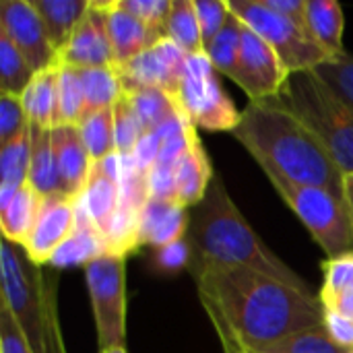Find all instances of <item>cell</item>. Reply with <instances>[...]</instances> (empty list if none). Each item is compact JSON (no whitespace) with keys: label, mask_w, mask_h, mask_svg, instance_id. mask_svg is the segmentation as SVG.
<instances>
[{"label":"cell","mask_w":353,"mask_h":353,"mask_svg":"<svg viewBox=\"0 0 353 353\" xmlns=\"http://www.w3.org/2000/svg\"><path fill=\"white\" fill-rule=\"evenodd\" d=\"M190 271L217 335L248 352L325 325V306L314 294L240 267H190Z\"/></svg>","instance_id":"cell-1"},{"label":"cell","mask_w":353,"mask_h":353,"mask_svg":"<svg viewBox=\"0 0 353 353\" xmlns=\"http://www.w3.org/2000/svg\"><path fill=\"white\" fill-rule=\"evenodd\" d=\"M256 159L288 180L331 192L345 203V176L325 145L290 112L273 103H248L232 132Z\"/></svg>","instance_id":"cell-2"},{"label":"cell","mask_w":353,"mask_h":353,"mask_svg":"<svg viewBox=\"0 0 353 353\" xmlns=\"http://www.w3.org/2000/svg\"><path fill=\"white\" fill-rule=\"evenodd\" d=\"M192 246L190 267H240L273 277L304 294L308 283L290 269L248 225L215 174L205 199L194 207L186 234Z\"/></svg>","instance_id":"cell-3"},{"label":"cell","mask_w":353,"mask_h":353,"mask_svg":"<svg viewBox=\"0 0 353 353\" xmlns=\"http://www.w3.org/2000/svg\"><path fill=\"white\" fill-rule=\"evenodd\" d=\"M273 103L296 116L331 153L343 176L353 174V110L312 70L292 72Z\"/></svg>","instance_id":"cell-4"},{"label":"cell","mask_w":353,"mask_h":353,"mask_svg":"<svg viewBox=\"0 0 353 353\" xmlns=\"http://www.w3.org/2000/svg\"><path fill=\"white\" fill-rule=\"evenodd\" d=\"M279 196L292 207L312 238L325 250L329 261L353 252V219L337 196L323 188L304 186L288 180L267 163H259Z\"/></svg>","instance_id":"cell-5"},{"label":"cell","mask_w":353,"mask_h":353,"mask_svg":"<svg viewBox=\"0 0 353 353\" xmlns=\"http://www.w3.org/2000/svg\"><path fill=\"white\" fill-rule=\"evenodd\" d=\"M2 304L14 316L33 353H46V314L41 281L43 273L33 265L21 246L2 238L0 248Z\"/></svg>","instance_id":"cell-6"},{"label":"cell","mask_w":353,"mask_h":353,"mask_svg":"<svg viewBox=\"0 0 353 353\" xmlns=\"http://www.w3.org/2000/svg\"><path fill=\"white\" fill-rule=\"evenodd\" d=\"M228 6L248 29L275 50L290 74L314 70L329 60L306 27L271 10L265 0H228Z\"/></svg>","instance_id":"cell-7"},{"label":"cell","mask_w":353,"mask_h":353,"mask_svg":"<svg viewBox=\"0 0 353 353\" xmlns=\"http://www.w3.org/2000/svg\"><path fill=\"white\" fill-rule=\"evenodd\" d=\"M178 103L196 128L213 132H234L242 118V112L236 110L223 91L217 70L205 52L188 56Z\"/></svg>","instance_id":"cell-8"},{"label":"cell","mask_w":353,"mask_h":353,"mask_svg":"<svg viewBox=\"0 0 353 353\" xmlns=\"http://www.w3.org/2000/svg\"><path fill=\"white\" fill-rule=\"evenodd\" d=\"M126 256L103 254L85 267L87 288L97 329V343L103 350L124 347L126 341Z\"/></svg>","instance_id":"cell-9"},{"label":"cell","mask_w":353,"mask_h":353,"mask_svg":"<svg viewBox=\"0 0 353 353\" xmlns=\"http://www.w3.org/2000/svg\"><path fill=\"white\" fill-rule=\"evenodd\" d=\"M188 56L172 41L161 39L130 62L116 68L124 95L139 89H161L178 99L180 83L186 70Z\"/></svg>","instance_id":"cell-10"},{"label":"cell","mask_w":353,"mask_h":353,"mask_svg":"<svg viewBox=\"0 0 353 353\" xmlns=\"http://www.w3.org/2000/svg\"><path fill=\"white\" fill-rule=\"evenodd\" d=\"M288 77L290 72L275 50L244 25L240 60L232 81L248 95L252 103H263L281 93Z\"/></svg>","instance_id":"cell-11"},{"label":"cell","mask_w":353,"mask_h":353,"mask_svg":"<svg viewBox=\"0 0 353 353\" xmlns=\"http://www.w3.org/2000/svg\"><path fill=\"white\" fill-rule=\"evenodd\" d=\"M0 33L14 43L35 74L58 66V52L50 43L43 23L31 0H2Z\"/></svg>","instance_id":"cell-12"},{"label":"cell","mask_w":353,"mask_h":353,"mask_svg":"<svg viewBox=\"0 0 353 353\" xmlns=\"http://www.w3.org/2000/svg\"><path fill=\"white\" fill-rule=\"evenodd\" d=\"M58 64L79 70L114 66V54L108 35L105 2L91 0L87 14L74 29L66 48L58 54Z\"/></svg>","instance_id":"cell-13"},{"label":"cell","mask_w":353,"mask_h":353,"mask_svg":"<svg viewBox=\"0 0 353 353\" xmlns=\"http://www.w3.org/2000/svg\"><path fill=\"white\" fill-rule=\"evenodd\" d=\"M77 225L74 199L68 196H50L41 201V209L31 228L23 250L33 265L50 263L56 248L72 234Z\"/></svg>","instance_id":"cell-14"},{"label":"cell","mask_w":353,"mask_h":353,"mask_svg":"<svg viewBox=\"0 0 353 353\" xmlns=\"http://www.w3.org/2000/svg\"><path fill=\"white\" fill-rule=\"evenodd\" d=\"M52 145L60 170L62 192L68 199H77L93 170V159L81 139L79 126L74 124H60L52 128Z\"/></svg>","instance_id":"cell-15"},{"label":"cell","mask_w":353,"mask_h":353,"mask_svg":"<svg viewBox=\"0 0 353 353\" xmlns=\"http://www.w3.org/2000/svg\"><path fill=\"white\" fill-rule=\"evenodd\" d=\"M190 225V215L178 201H157L149 199L141 209L139 221V244L151 246L155 250L186 238Z\"/></svg>","instance_id":"cell-16"},{"label":"cell","mask_w":353,"mask_h":353,"mask_svg":"<svg viewBox=\"0 0 353 353\" xmlns=\"http://www.w3.org/2000/svg\"><path fill=\"white\" fill-rule=\"evenodd\" d=\"M108 10V35L112 43L114 54V68L130 62L151 46H155L159 39L130 12L122 10L116 0L105 2Z\"/></svg>","instance_id":"cell-17"},{"label":"cell","mask_w":353,"mask_h":353,"mask_svg":"<svg viewBox=\"0 0 353 353\" xmlns=\"http://www.w3.org/2000/svg\"><path fill=\"white\" fill-rule=\"evenodd\" d=\"M77 211V207H74ZM108 254V242L101 230H97L81 211H77V225L72 234L56 248L50 259V267L68 269V267H89L99 256Z\"/></svg>","instance_id":"cell-18"},{"label":"cell","mask_w":353,"mask_h":353,"mask_svg":"<svg viewBox=\"0 0 353 353\" xmlns=\"http://www.w3.org/2000/svg\"><path fill=\"white\" fill-rule=\"evenodd\" d=\"M74 207L103 234L120 207V186L95 163L83 192L74 199Z\"/></svg>","instance_id":"cell-19"},{"label":"cell","mask_w":353,"mask_h":353,"mask_svg":"<svg viewBox=\"0 0 353 353\" xmlns=\"http://www.w3.org/2000/svg\"><path fill=\"white\" fill-rule=\"evenodd\" d=\"M213 170L209 163V157L203 149L201 139L196 137L190 145V149L184 153V157L174 165V178H176V190H178V203L188 207H196L213 180Z\"/></svg>","instance_id":"cell-20"},{"label":"cell","mask_w":353,"mask_h":353,"mask_svg":"<svg viewBox=\"0 0 353 353\" xmlns=\"http://www.w3.org/2000/svg\"><path fill=\"white\" fill-rule=\"evenodd\" d=\"M27 184L41 196H64L60 170L52 145V130H43L31 124V165Z\"/></svg>","instance_id":"cell-21"},{"label":"cell","mask_w":353,"mask_h":353,"mask_svg":"<svg viewBox=\"0 0 353 353\" xmlns=\"http://www.w3.org/2000/svg\"><path fill=\"white\" fill-rule=\"evenodd\" d=\"M31 4L43 23L50 43L60 54L87 14L91 0H31Z\"/></svg>","instance_id":"cell-22"},{"label":"cell","mask_w":353,"mask_h":353,"mask_svg":"<svg viewBox=\"0 0 353 353\" xmlns=\"http://www.w3.org/2000/svg\"><path fill=\"white\" fill-rule=\"evenodd\" d=\"M306 29L329 58L347 54L343 50V10L335 0H308Z\"/></svg>","instance_id":"cell-23"},{"label":"cell","mask_w":353,"mask_h":353,"mask_svg":"<svg viewBox=\"0 0 353 353\" xmlns=\"http://www.w3.org/2000/svg\"><path fill=\"white\" fill-rule=\"evenodd\" d=\"M58 70L60 64L37 72L21 95V103L29 122L43 130L58 126Z\"/></svg>","instance_id":"cell-24"},{"label":"cell","mask_w":353,"mask_h":353,"mask_svg":"<svg viewBox=\"0 0 353 353\" xmlns=\"http://www.w3.org/2000/svg\"><path fill=\"white\" fill-rule=\"evenodd\" d=\"M41 201L43 199L29 184L21 186L14 192V196L4 207H0L2 238L23 248L37 219V213L41 209Z\"/></svg>","instance_id":"cell-25"},{"label":"cell","mask_w":353,"mask_h":353,"mask_svg":"<svg viewBox=\"0 0 353 353\" xmlns=\"http://www.w3.org/2000/svg\"><path fill=\"white\" fill-rule=\"evenodd\" d=\"M31 165V126L27 132L0 147V207H4L14 192L27 184Z\"/></svg>","instance_id":"cell-26"},{"label":"cell","mask_w":353,"mask_h":353,"mask_svg":"<svg viewBox=\"0 0 353 353\" xmlns=\"http://www.w3.org/2000/svg\"><path fill=\"white\" fill-rule=\"evenodd\" d=\"M79 79H81L83 95H85V116L93 112H101V110H112L124 97L122 83L114 66L83 68L79 70Z\"/></svg>","instance_id":"cell-27"},{"label":"cell","mask_w":353,"mask_h":353,"mask_svg":"<svg viewBox=\"0 0 353 353\" xmlns=\"http://www.w3.org/2000/svg\"><path fill=\"white\" fill-rule=\"evenodd\" d=\"M124 97L130 101L145 132H155L161 124H165L168 120L182 112L178 99L161 89H139L126 93Z\"/></svg>","instance_id":"cell-28"},{"label":"cell","mask_w":353,"mask_h":353,"mask_svg":"<svg viewBox=\"0 0 353 353\" xmlns=\"http://www.w3.org/2000/svg\"><path fill=\"white\" fill-rule=\"evenodd\" d=\"M165 37L172 39L186 56H196L205 52L194 0H172Z\"/></svg>","instance_id":"cell-29"},{"label":"cell","mask_w":353,"mask_h":353,"mask_svg":"<svg viewBox=\"0 0 353 353\" xmlns=\"http://www.w3.org/2000/svg\"><path fill=\"white\" fill-rule=\"evenodd\" d=\"M81 139L93 159V163L103 161L105 157L116 153V139H114V108L87 114L79 124Z\"/></svg>","instance_id":"cell-30"},{"label":"cell","mask_w":353,"mask_h":353,"mask_svg":"<svg viewBox=\"0 0 353 353\" xmlns=\"http://www.w3.org/2000/svg\"><path fill=\"white\" fill-rule=\"evenodd\" d=\"M242 33H244V23L238 19V14H234L230 10L225 25L221 27V31L215 37V41L211 43V48L205 52L209 56L211 64L215 66V70L228 74L230 79L234 77V72L238 68L240 50H242Z\"/></svg>","instance_id":"cell-31"},{"label":"cell","mask_w":353,"mask_h":353,"mask_svg":"<svg viewBox=\"0 0 353 353\" xmlns=\"http://www.w3.org/2000/svg\"><path fill=\"white\" fill-rule=\"evenodd\" d=\"M35 79L33 68L14 48V43L0 33V93L21 97Z\"/></svg>","instance_id":"cell-32"},{"label":"cell","mask_w":353,"mask_h":353,"mask_svg":"<svg viewBox=\"0 0 353 353\" xmlns=\"http://www.w3.org/2000/svg\"><path fill=\"white\" fill-rule=\"evenodd\" d=\"M139 221H141V209L120 205L112 221L108 223L103 236L108 242V254H120L126 256L128 252L137 250L139 244Z\"/></svg>","instance_id":"cell-33"},{"label":"cell","mask_w":353,"mask_h":353,"mask_svg":"<svg viewBox=\"0 0 353 353\" xmlns=\"http://www.w3.org/2000/svg\"><path fill=\"white\" fill-rule=\"evenodd\" d=\"M256 353H352V350L337 345L323 325L300 333H292Z\"/></svg>","instance_id":"cell-34"},{"label":"cell","mask_w":353,"mask_h":353,"mask_svg":"<svg viewBox=\"0 0 353 353\" xmlns=\"http://www.w3.org/2000/svg\"><path fill=\"white\" fill-rule=\"evenodd\" d=\"M85 116V95L79 79V70L62 66L58 70V126L79 124Z\"/></svg>","instance_id":"cell-35"},{"label":"cell","mask_w":353,"mask_h":353,"mask_svg":"<svg viewBox=\"0 0 353 353\" xmlns=\"http://www.w3.org/2000/svg\"><path fill=\"white\" fill-rule=\"evenodd\" d=\"M345 105L353 110V56L329 58L312 70Z\"/></svg>","instance_id":"cell-36"},{"label":"cell","mask_w":353,"mask_h":353,"mask_svg":"<svg viewBox=\"0 0 353 353\" xmlns=\"http://www.w3.org/2000/svg\"><path fill=\"white\" fill-rule=\"evenodd\" d=\"M145 130L134 114L130 101L122 97L114 105V139H116V153L118 155H132L139 141L143 139Z\"/></svg>","instance_id":"cell-37"},{"label":"cell","mask_w":353,"mask_h":353,"mask_svg":"<svg viewBox=\"0 0 353 353\" xmlns=\"http://www.w3.org/2000/svg\"><path fill=\"white\" fill-rule=\"evenodd\" d=\"M118 6L137 17L155 39H165V27L172 12V0H116Z\"/></svg>","instance_id":"cell-38"},{"label":"cell","mask_w":353,"mask_h":353,"mask_svg":"<svg viewBox=\"0 0 353 353\" xmlns=\"http://www.w3.org/2000/svg\"><path fill=\"white\" fill-rule=\"evenodd\" d=\"M323 290H321V302L323 306H329L335 298H339L343 292L353 288V252L327 261L323 267Z\"/></svg>","instance_id":"cell-39"},{"label":"cell","mask_w":353,"mask_h":353,"mask_svg":"<svg viewBox=\"0 0 353 353\" xmlns=\"http://www.w3.org/2000/svg\"><path fill=\"white\" fill-rule=\"evenodd\" d=\"M31 126L21 97L0 93V147L8 145Z\"/></svg>","instance_id":"cell-40"},{"label":"cell","mask_w":353,"mask_h":353,"mask_svg":"<svg viewBox=\"0 0 353 353\" xmlns=\"http://www.w3.org/2000/svg\"><path fill=\"white\" fill-rule=\"evenodd\" d=\"M199 25H201V35H203V48L205 52L211 48L215 37L219 35L221 27L225 25L230 17V6L228 0H194Z\"/></svg>","instance_id":"cell-41"},{"label":"cell","mask_w":353,"mask_h":353,"mask_svg":"<svg viewBox=\"0 0 353 353\" xmlns=\"http://www.w3.org/2000/svg\"><path fill=\"white\" fill-rule=\"evenodd\" d=\"M43 296V314H46V353H66L64 339L58 323V306H56V279L43 275L41 281Z\"/></svg>","instance_id":"cell-42"},{"label":"cell","mask_w":353,"mask_h":353,"mask_svg":"<svg viewBox=\"0 0 353 353\" xmlns=\"http://www.w3.org/2000/svg\"><path fill=\"white\" fill-rule=\"evenodd\" d=\"M0 353H33L10 310L0 304Z\"/></svg>","instance_id":"cell-43"},{"label":"cell","mask_w":353,"mask_h":353,"mask_svg":"<svg viewBox=\"0 0 353 353\" xmlns=\"http://www.w3.org/2000/svg\"><path fill=\"white\" fill-rule=\"evenodd\" d=\"M192 263V246L188 238H182L174 244H168L159 250H155V265L161 271H180L184 267H190Z\"/></svg>","instance_id":"cell-44"},{"label":"cell","mask_w":353,"mask_h":353,"mask_svg":"<svg viewBox=\"0 0 353 353\" xmlns=\"http://www.w3.org/2000/svg\"><path fill=\"white\" fill-rule=\"evenodd\" d=\"M147 192H149V199H157V201H178L174 168L155 165L147 174Z\"/></svg>","instance_id":"cell-45"},{"label":"cell","mask_w":353,"mask_h":353,"mask_svg":"<svg viewBox=\"0 0 353 353\" xmlns=\"http://www.w3.org/2000/svg\"><path fill=\"white\" fill-rule=\"evenodd\" d=\"M161 145H163V139L159 132H145L143 134V139L139 141V145L132 153V159H134V165L139 168V172L149 174L155 168V163L159 159Z\"/></svg>","instance_id":"cell-46"},{"label":"cell","mask_w":353,"mask_h":353,"mask_svg":"<svg viewBox=\"0 0 353 353\" xmlns=\"http://www.w3.org/2000/svg\"><path fill=\"white\" fill-rule=\"evenodd\" d=\"M325 329L329 333V337L345 347V350H353V321L343 316V314H337L333 310H325Z\"/></svg>","instance_id":"cell-47"},{"label":"cell","mask_w":353,"mask_h":353,"mask_svg":"<svg viewBox=\"0 0 353 353\" xmlns=\"http://www.w3.org/2000/svg\"><path fill=\"white\" fill-rule=\"evenodd\" d=\"M265 4L271 10L292 19L294 23H298L302 27H306V4H308V0H265Z\"/></svg>","instance_id":"cell-48"},{"label":"cell","mask_w":353,"mask_h":353,"mask_svg":"<svg viewBox=\"0 0 353 353\" xmlns=\"http://www.w3.org/2000/svg\"><path fill=\"white\" fill-rule=\"evenodd\" d=\"M325 310H333L337 314H343L347 319L353 321V288H350L347 292H343L339 298H335L329 306H325Z\"/></svg>","instance_id":"cell-49"},{"label":"cell","mask_w":353,"mask_h":353,"mask_svg":"<svg viewBox=\"0 0 353 353\" xmlns=\"http://www.w3.org/2000/svg\"><path fill=\"white\" fill-rule=\"evenodd\" d=\"M345 203H347V211L353 219V174L345 178Z\"/></svg>","instance_id":"cell-50"},{"label":"cell","mask_w":353,"mask_h":353,"mask_svg":"<svg viewBox=\"0 0 353 353\" xmlns=\"http://www.w3.org/2000/svg\"><path fill=\"white\" fill-rule=\"evenodd\" d=\"M101 353H126V347H110V350H103Z\"/></svg>","instance_id":"cell-51"},{"label":"cell","mask_w":353,"mask_h":353,"mask_svg":"<svg viewBox=\"0 0 353 353\" xmlns=\"http://www.w3.org/2000/svg\"><path fill=\"white\" fill-rule=\"evenodd\" d=\"M352 353H353V350H352Z\"/></svg>","instance_id":"cell-52"}]
</instances>
